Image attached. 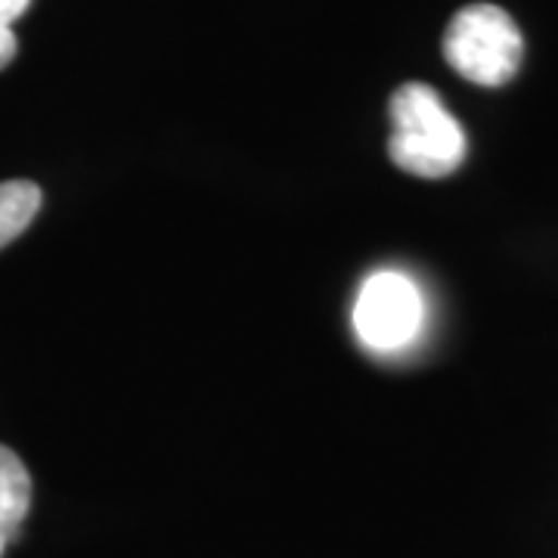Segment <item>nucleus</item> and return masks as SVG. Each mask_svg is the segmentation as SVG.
I'll return each instance as SVG.
<instances>
[{
  "label": "nucleus",
  "instance_id": "3",
  "mask_svg": "<svg viewBox=\"0 0 558 558\" xmlns=\"http://www.w3.org/2000/svg\"><path fill=\"white\" fill-rule=\"evenodd\" d=\"M425 323V299L416 279L400 270H376L363 279L354 301V332L376 354L410 348Z\"/></svg>",
  "mask_w": 558,
  "mask_h": 558
},
{
  "label": "nucleus",
  "instance_id": "6",
  "mask_svg": "<svg viewBox=\"0 0 558 558\" xmlns=\"http://www.w3.org/2000/svg\"><path fill=\"white\" fill-rule=\"evenodd\" d=\"M32 0H0V69H7L16 60V35H13V22L20 20L28 10Z\"/></svg>",
  "mask_w": 558,
  "mask_h": 558
},
{
  "label": "nucleus",
  "instance_id": "4",
  "mask_svg": "<svg viewBox=\"0 0 558 558\" xmlns=\"http://www.w3.org/2000/svg\"><path fill=\"white\" fill-rule=\"evenodd\" d=\"M32 509V478L22 459L0 444V539L10 546L20 537L22 521Z\"/></svg>",
  "mask_w": 558,
  "mask_h": 558
},
{
  "label": "nucleus",
  "instance_id": "2",
  "mask_svg": "<svg viewBox=\"0 0 558 558\" xmlns=\"http://www.w3.org/2000/svg\"><path fill=\"white\" fill-rule=\"evenodd\" d=\"M524 40L515 20L494 3H469L444 32V60L472 84L499 87L515 78Z\"/></svg>",
  "mask_w": 558,
  "mask_h": 558
},
{
  "label": "nucleus",
  "instance_id": "1",
  "mask_svg": "<svg viewBox=\"0 0 558 558\" xmlns=\"http://www.w3.org/2000/svg\"><path fill=\"white\" fill-rule=\"evenodd\" d=\"M388 156L413 178L438 180L465 161V131L444 106L435 87L410 81L388 102Z\"/></svg>",
  "mask_w": 558,
  "mask_h": 558
},
{
  "label": "nucleus",
  "instance_id": "7",
  "mask_svg": "<svg viewBox=\"0 0 558 558\" xmlns=\"http://www.w3.org/2000/svg\"><path fill=\"white\" fill-rule=\"evenodd\" d=\"M3 549H7V543H3V539H0V556H3Z\"/></svg>",
  "mask_w": 558,
  "mask_h": 558
},
{
  "label": "nucleus",
  "instance_id": "5",
  "mask_svg": "<svg viewBox=\"0 0 558 558\" xmlns=\"http://www.w3.org/2000/svg\"><path fill=\"white\" fill-rule=\"evenodd\" d=\"M40 211V190L32 180L0 183V248L25 233Z\"/></svg>",
  "mask_w": 558,
  "mask_h": 558
}]
</instances>
